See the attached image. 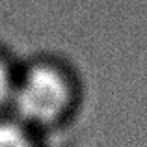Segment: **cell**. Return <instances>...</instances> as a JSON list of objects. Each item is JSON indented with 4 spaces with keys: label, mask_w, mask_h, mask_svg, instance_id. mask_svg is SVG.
<instances>
[{
    "label": "cell",
    "mask_w": 147,
    "mask_h": 147,
    "mask_svg": "<svg viewBox=\"0 0 147 147\" xmlns=\"http://www.w3.org/2000/svg\"><path fill=\"white\" fill-rule=\"evenodd\" d=\"M65 102L67 86L50 67H34L15 93L19 114L32 121H49L56 117Z\"/></svg>",
    "instance_id": "cell-1"
},
{
    "label": "cell",
    "mask_w": 147,
    "mask_h": 147,
    "mask_svg": "<svg viewBox=\"0 0 147 147\" xmlns=\"http://www.w3.org/2000/svg\"><path fill=\"white\" fill-rule=\"evenodd\" d=\"M0 147H30V142L19 127L0 123Z\"/></svg>",
    "instance_id": "cell-2"
},
{
    "label": "cell",
    "mask_w": 147,
    "mask_h": 147,
    "mask_svg": "<svg viewBox=\"0 0 147 147\" xmlns=\"http://www.w3.org/2000/svg\"><path fill=\"white\" fill-rule=\"evenodd\" d=\"M9 90H11V84H9V75H7L6 67L0 63V104L7 99L9 95Z\"/></svg>",
    "instance_id": "cell-3"
}]
</instances>
